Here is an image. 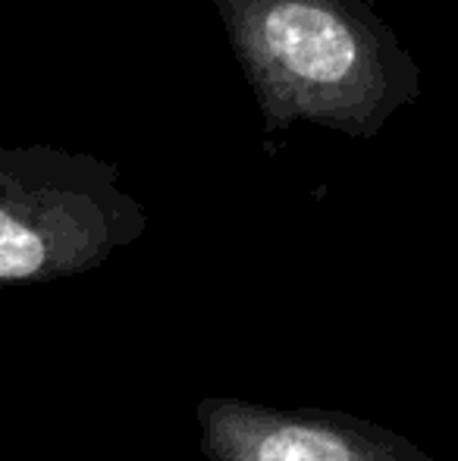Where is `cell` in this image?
I'll use <instances>...</instances> for the list:
<instances>
[{
	"label": "cell",
	"instance_id": "obj_1",
	"mask_svg": "<svg viewBox=\"0 0 458 461\" xmlns=\"http://www.w3.org/2000/svg\"><path fill=\"white\" fill-rule=\"evenodd\" d=\"M264 129L373 139L421 95V69L367 0H214Z\"/></svg>",
	"mask_w": 458,
	"mask_h": 461
},
{
	"label": "cell",
	"instance_id": "obj_2",
	"mask_svg": "<svg viewBox=\"0 0 458 461\" xmlns=\"http://www.w3.org/2000/svg\"><path fill=\"white\" fill-rule=\"evenodd\" d=\"M145 230L113 164L50 145L0 148V285L98 270Z\"/></svg>",
	"mask_w": 458,
	"mask_h": 461
},
{
	"label": "cell",
	"instance_id": "obj_3",
	"mask_svg": "<svg viewBox=\"0 0 458 461\" xmlns=\"http://www.w3.org/2000/svg\"><path fill=\"white\" fill-rule=\"evenodd\" d=\"M198 443L208 461H436L402 433L327 408H270L202 399Z\"/></svg>",
	"mask_w": 458,
	"mask_h": 461
}]
</instances>
